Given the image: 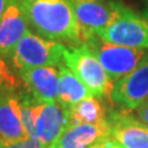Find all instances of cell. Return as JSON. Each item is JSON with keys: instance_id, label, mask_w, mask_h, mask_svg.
I'll return each instance as SVG.
<instances>
[{"instance_id": "obj_1", "label": "cell", "mask_w": 148, "mask_h": 148, "mask_svg": "<svg viewBox=\"0 0 148 148\" xmlns=\"http://www.w3.org/2000/svg\"><path fill=\"white\" fill-rule=\"evenodd\" d=\"M26 21L37 35L72 47L83 43V34L69 0H22Z\"/></svg>"}, {"instance_id": "obj_2", "label": "cell", "mask_w": 148, "mask_h": 148, "mask_svg": "<svg viewBox=\"0 0 148 148\" xmlns=\"http://www.w3.org/2000/svg\"><path fill=\"white\" fill-rule=\"evenodd\" d=\"M63 43L27 31L12 52L10 63L17 72L37 67H59L64 64Z\"/></svg>"}, {"instance_id": "obj_3", "label": "cell", "mask_w": 148, "mask_h": 148, "mask_svg": "<svg viewBox=\"0 0 148 148\" xmlns=\"http://www.w3.org/2000/svg\"><path fill=\"white\" fill-rule=\"evenodd\" d=\"M64 64L84 83L94 96L100 100L111 99L115 83L84 43L75 47H66Z\"/></svg>"}, {"instance_id": "obj_4", "label": "cell", "mask_w": 148, "mask_h": 148, "mask_svg": "<svg viewBox=\"0 0 148 148\" xmlns=\"http://www.w3.org/2000/svg\"><path fill=\"white\" fill-rule=\"evenodd\" d=\"M83 43L98 58L114 83L131 73L148 52L147 49L130 48L108 42L95 32L85 36Z\"/></svg>"}, {"instance_id": "obj_5", "label": "cell", "mask_w": 148, "mask_h": 148, "mask_svg": "<svg viewBox=\"0 0 148 148\" xmlns=\"http://www.w3.org/2000/svg\"><path fill=\"white\" fill-rule=\"evenodd\" d=\"M101 38L115 45L148 51V18L119 1L112 21L96 32Z\"/></svg>"}, {"instance_id": "obj_6", "label": "cell", "mask_w": 148, "mask_h": 148, "mask_svg": "<svg viewBox=\"0 0 148 148\" xmlns=\"http://www.w3.org/2000/svg\"><path fill=\"white\" fill-rule=\"evenodd\" d=\"M148 98V52L131 73L114 84L111 100L120 108L135 110Z\"/></svg>"}, {"instance_id": "obj_7", "label": "cell", "mask_w": 148, "mask_h": 148, "mask_svg": "<svg viewBox=\"0 0 148 148\" xmlns=\"http://www.w3.org/2000/svg\"><path fill=\"white\" fill-rule=\"evenodd\" d=\"M30 137L22 123L16 83L5 82L0 90V142L11 143Z\"/></svg>"}, {"instance_id": "obj_8", "label": "cell", "mask_w": 148, "mask_h": 148, "mask_svg": "<svg viewBox=\"0 0 148 148\" xmlns=\"http://www.w3.org/2000/svg\"><path fill=\"white\" fill-rule=\"evenodd\" d=\"M78 24L85 36L105 29L115 17L119 0H69Z\"/></svg>"}, {"instance_id": "obj_9", "label": "cell", "mask_w": 148, "mask_h": 148, "mask_svg": "<svg viewBox=\"0 0 148 148\" xmlns=\"http://www.w3.org/2000/svg\"><path fill=\"white\" fill-rule=\"evenodd\" d=\"M110 138L122 148H148V126L125 110L110 111L106 116Z\"/></svg>"}, {"instance_id": "obj_10", "label": "cell", "mask_w": 148, "mask_h": 148, "mask_svg": "<svg viewBox=\"0 0 148 148\" xmlns=\"http://www.w3.org/2000/svg\"><path fill=\"white\" fill-rule=\"evenodd\" d=\"M29 25L22 8V0H10L0 18V58L9 61Z\"/></svg>"}, {"instance_id": "obj_11", "label": "cell", "mask_w": 148, "mask_h": 148, "mask_svg": "<svg viewBox=\"0 0 148 148\" xmlns=\"http://www.w3.org/2000/svg\"><path fill=\"white\" fill-rule=\"evenodd\" d=\"M68 126V110L59 101L38 105L35 120L36 138L42 148H51Z\"/></svg>"}, {"instance_id": "obj_12", "label": "cell", "mask_w": 148, "mask_h": 148, "mask_svg": "<svg viewBox=\"0 0 148 148\" xmlns=\"http://www.w3.org/2000/svg\"><path fill=\"white\" fill-rule=\"evenodd\" d=\"M106 138H110L108 120L98 123L68 125L51 148H91Z\"/></svg>"}, {"instance_id": "obj_13", "label": "cell", "mask_w": 148, "mask_h": 148, "mask_svg": "<svg viewBox=\"0 0 148 148\" xmlns=\"http://www.w3.org/2000/svg\"><path fill=\"white\" fill-rule=\"evenodd\" d=\"M27 90L38 103L58 100L59 72L58 67H37L18 72Z\"/></svg>"}, {"instance_id": "obj_14", "label": "cell", "mask_w": 148, "mask_h": 148, "mask_svg": "<svg viewBox=\"0 0 148 148\" xmlns=\"http://www.w3.org/2000/svg\"><path fill=\"white\" fill-rule=\"evenodd\" d=\"M59 72V92L58 100L64 108H71L72 105L79 103L89 96H94L90 90L85 86L75 74L69 69L66 64L58 67Z\"/></svg>"}, {"instance_id": "obj_15", "label": "cell", "mask_w": 148, "mask_h": 148, "mask_svg": "<svg viewBox=\"0 0 148 148\" xmlns=\"http://www.w3.org/2000/svg\"><path fill=\"white\" fill-rule=\"evenodd\" d=\"M68 125L98 123L106 120V112L100 99L89 96L68 108Z\"/></svg>"}, {"instance_id": "obj_16", "label": "cell", "mask_w": 148, "mask_h": 148, "mask_svg": "<svg viewBox=\"0 0 148 148\" xmlns=\"http://www.w3.org/2000/svg\"><path fill=\"white\" fill-rule=\"evenodd\" d=\"M4 146H5V148H42L38 141L31 137H27L25 140H21L17 142L4 143Z\"/></svg>"}, {"instance_id": "obj_17", "label": "cell", "mask_w": 148, "mask_h": 148, "mask_svg": "<svg viewBox=\"0 0 148 148\" xmlns=\"http://www.w3.org/2000/svg\"><path fill=\"white\" fill-rule=\"evenodd\" d=\"M135 110H136L137 119L148 126V98L141 105H138Z\"/></svg>"}, {"instance_id": "obj_18", "label": "cell", "mask_w": 148, "mask_h": 148, "mask_svg": "<svg viewBox=\"0 0 148 148\" xmlns=\"http://www.w3.org/2000/svg\"><path fill=\"white\" fill-rule=\"evenodd\" d=\"M91 148H122V147L120 146L117 142H115L114 140H111V138H106V140H104V141H101L99 143H96V145H94Z\"/></svg>"}, {"instance_id": "obj_19", "label": "cell", "mask_w": 148, "mask_h": 148, "mask_svg": "<svg viewBox=\"0 0 148 148\" xmlns=\"http://www.w3.org/2000/svg\"><path fill=\"white\" fill-rule=\"evenodd\" d=\"M0 75H3V77H5L8 80H10V82H16L15 80V78L12 77V74L10 73V71L6 67V62L5 61H3L1 58H0Z\"/></svg>"}, {"instance_id": "obj_20", "label": "cell", "mask_w": 148, "mask_h": 148, "mask_svg": "<svg viewBox=\"0 0 148 148\" xmlns=\"http://www.w3.org/2000/svg\"><path fill=\"white\" fill-rule=\"evenodd\" d=\"M10 0H0V18H1L4 11H5V9L8 6V4Z\"/></svg>"}, {"instance_id": "obj_21", "label": "cell", "mask_w": 148, "mask_h": 148, "mask_svg": "<svg viewBox=\"0 0 148 148\" xmlns=\"http://www.w3.org/2000/svg\"><path fill=\"white\" fill-rule=\"evenodd\" d=\"M5 82H9V83H16V82H10V80H8L5 77H3V75H0V90H1V88L4 85V83Z\"/></svg>"}, {"instance_id": "obj_22", "label": "cell", "mask_w": 148, "mask_h": 148, "mask_svg": "<svg viewBox=\"0 0 148 148\" xmlns=\"http://www.w3.org/2000/svg\"><path fill=\"white\" fill-rule=\"evenodd\" d=\"M145 4H146V6H145V14H146V16L148 18V0H145Z\"/></svg>"}, {"instance_id": "obj_23", "label": "cell", "mask_w": 148, "mask_h": 148, "mask_svg": "<svg viewBox=\"0 0 148 148\" xmlns=\"http://www.w3.org/2000/svg\"><path fill=\"white\" fill-rule=\"evenodd\" d=\"M0 148H5V146H4V143L0 142Z\"/></svg>"}]
</instances>
